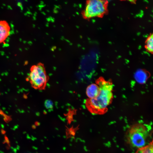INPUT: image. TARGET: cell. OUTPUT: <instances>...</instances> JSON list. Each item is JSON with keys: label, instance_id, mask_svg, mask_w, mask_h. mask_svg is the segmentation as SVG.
Segmentation results:
<instances>
[{"label": "cell", "instance_id": "cell-7", "mask_svg": "<svg viewBox=\"0 0 153 153\" xmlns=\"http://www.w3.org/2000/svg\"><path fill=\"white\" fill-rule=\"evenodd\" d=\"M153 141L147 145L137 149L135 153H153Z\"/></svg>", "mask_w": 153, "mask_h": 153}, {"label": "cell", "instance_id": "cell-2", "mask_svg": "<svg viewBox=\"0 0 153 153\" xmlns=\"http://www.w3.org/2000/svg\"><path fill=\"white\" fill-rule=\"evenodd\" d=\"M150 127L141 123L131 126L126 135L128 143L131 147L138 148L148 144L151 134ZM151 142V141H150Z\"/></svg>", "mask_w": 153, "mask_h": 153}, {"label": "cell", "instance_id": "cell-4", "mask_svg": "<svg viewBox=\"0 0 153 153\" xmlns=\"http://www.w3.org/2000/svg\"><path fill=\"white\" fill-rule=\"evenodd\" d=\"M106 2L99 0L87 1L84 9L82 11L83 18L88 19L102 15L106 10Z\"/></svg>", "mask_w": 153, "mask_h": 153}, {"label": "cell", "instance_id": "cell-5", "mask_svg": "<svg viewBox=\"0 0 153 153\" xmlns=\"http://www.w3.org/2000/svg\"><path fill=\"white\" fill-rule=\"evenodd\" d=\"M10 27L5 20L0 21V44L3 42L10 35Z\"/></svg>", "mask_w": 153, "mask_h": 153}, {"label": "cell", "instance_id": "cell-6", "mask_svg": "<svg viewBox=\"0 0 153 153\" xmlns=\"http://www.w3.org/2000/svg\"><path fill=\"white\" fill-rule=\"evenodd\" d=\"M99 87L96 83L92 84L88 86L86 90V94L88 99L94 98L98 94Z\"/></svg>", "mask_w": 153, "mask_h": 153}, {"label": "cell", "instance_id": "cell-3", "mask_svg": "<svg viewBox=\"0 0 153 153\" xmlns=\"http://www.w3.org/2000/svg\"><path fill=\"white\" fill-rule=\"evenodd\" d=\"M48 80L44 66L41 63L31 67L26 78L33 88L39 90L44 89Z\"/></svg>", "mask_w": 153, "mask_h": 153}, {"label": "cell", "instance_id": "cell-8", "mask_svg": "<svg viewBox=\"0 0 153 153\" xmlns=\"http://www.w3.org/2000/svg\"><path fill=\"white\" fill-rule=\"evenodd\" d=\"M153 35H152L148 38L146 41V48L149 52H152L153 50Z\"/></svg>", "mask_w": 153, "mask_h": 153}, {"label": "cell", "instance_id": "cell-1", "mask_svg": "<svg viewBox=\"0 0 153 153\" xmlns=\"http://www.w3.org/2000/svg\"><path fill=\"white\" fill-rule=\"evenodd\" d=\"M95 83L99 86V92L94 98H88L86 101L85 105L92 114L103 115L107 111L108 107L112 101L113 85L110 80H106L102 77L97 79Z\"/></svg>", "mask_w": 153, "mask_h": 153}, {"label": "cell", "instance_id": "cell-9", "mask_svg": "<svg viewBox=\"0 0 153 153\" xmlns=\"http://www.w3.org/2000/svg\"><path fill=\"white\" fill-rule=\"evenodd\" d=\"M45 105L47 109H51L53 107V103L50 100H47L45 102Z\"/></svg>", "mask_w": 153, "mask_h": 153}]
</instances>
